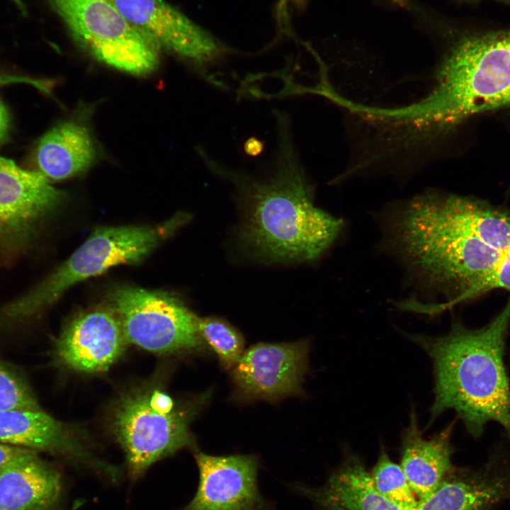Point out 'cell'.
I'll list each match as a JSON object with an SVG mask.
<instances>
[{
  "instance_id": "6da1fadb",
  "label": "cell",
  "mask_w": 510,
  "mask_h": 510,
  "mask_svg": "<svg viewBox=\"0 0 510 510\" xmlns=\"http://www.w3.org/2000/svg\"><path fill=\"white\" fill-rule=\"evenodd\" d=\"M397 235L409 262L427 280L453 291L442 312L473 298L510 246V211L475 198L429 194L400 215Z\"/></svg>"
},
{
  "instance_id": "7a4b0ae2",
  "label": "cell",
  "mask_w": 510,
  "mask_h": 510,
  "mask_svg": "<svg viewBox=\"0 0 510 510\" xmlns=\"http://www.w3.org/2000/svg\"><path fill=\"white\" fill-rule=\"evenodd\" d=\"M276 157L266 176L256 178L225 166L200 152L210 171L231 181L244 208L239 232L243 246L265 262L310 261L336 239L341 220L316 208L312 186L295 146L287 113L273 112Z\"/></svg>"
},
{
  "instance_id": "3957f363",
  "label": "cell",
  "mask_w": 510,
  "mask_h": 510,
  "mask_svg": "<svg viewBox=\"0 0 510 510\" xmlns=\"http://www.w3.org/2000/svg\"><path fill=\"white\" fill-rule=\"evenodd\" d=\"M509 324L510 298L480 329L455 324L441 337L412 336L434 363L435 400L428 426L452 409L473 436H480L491 421L505 427L510 414V383L504 363Z\"/></svg>"
},
{
  "instance_id": "277c9868",
  "label": "cell",
  "mask_w": 510,
  "mask_h": 510,
  "mask_svg": "<svg viewBox=\"0 0 510 510\" xmlns=\"http://www.w3.org/2000/svg\"><path fill=\"white\" fill-rule=\"evenodd\" d=\"M436 74L434 88L415 105L420 120L435 132L446 134L470 115L509 105L499 31L458 40Z\"/></svg>"
},
{
  "instance_id": "5b68a950",
  "label": "cell",
  "mask_w": 510,
  "mask_h": 510,
  "mask_svg": "<svg viewBox=\"0 0 510 510\" xmlns=\"http://www.w3.org/2000/svg\"><path fill=\"white\" fill-rule=\"evenodd\" d=\"M186 220L187 215L181 214L157 226L96 229L55 272L35 289L6 306L3 313L11 318L32 315L56 301L77 283L115 266L142 261Z\"/></svg>"
},
{
  "instance_id": "8992f818",
  "label": "cell",
  "mask_w": 510,
  "mask_h": 510,
  "mask_svg": "<svg viewBox=\"0 0 510 510\" xmlns=\"http://www.w3.org/2000/svg\"><path fill=\"white\" fill-rule=\"evenodd\" d=\"M302 492L322 510H491L501 499L504 485L484 473H454L431 495L404 507L380 494L361 460L351 456L323 487Z\"/></svg>"
},
{
  "instance_id": "52a82bcc",
  "label": "cell",
  "mask_w": 510,
  "mask_h": 510,
  "mask_svg": "<svg viewBox=\"0 0 510 510\" xmlns=\"http://www.w3.org/2000/svg\"><path fill=\"white\" fill-rule=\"evenodd\" d=\"M47 1L73 39L97 61L140 75L157 68L159 49L110 0Z\"/></svg>"
},
{
  "instance_id": "ba28073f",
  "label": "cell",
  "mask_w": 510,
  "mask_h": 510,
  "mask_svg": "<svg viewBox=\"0 0 510 510\" xmlns=\"http://www.w3.org/2000/svg\"><path fill=\"white\" fill-rule=\"evenodd\" d=\"M113 425L135 477L192 442L188 418L171 397L157 387L124 395L115 407Z\"/></svg>"
},
{
  "instance_id": "9c48e42d",
  "label": "cell",
  "mask_w": 510,
  "mask_h": 510,
  "mask_svg": "<svg viewBox=\"0 0 510 510\" xmlns=\"http://www.w3.org/2000/svg\"><path fill=\"white\" fill-rule=\"evenodd\" d=\"M110 302L125 340L144 350L171 353L201 344L198 317L170 293L120 285Z\"/></svg>"
},
{
  "instance_id": "30bf717a",
  "label": "cell",
  "mask_w": 510,
  "mask_h": 510,
  "mask_svg": "<svg viewBox=\"0 0 510 510\" xmlns=\"http://www.w3.org/2000/svg\"><path fill=\"white\" fill-rule=\"evenodd\" d=\"M124 18L159 50L197 66L214 64L230 50L165 0H110Z\"/></svg>"
},
{
  "instance_id": "8fae6325",
  "label": "cell",
  "mask_w": 510,
  "mask_h": 510,
  "mask_svg": "<svg viewBox=\"0 0 510 510\" xmlns=\"http://www.w3.org/2000/svg\"><path fill=\"white\" fill-rule=\"evenodd\" d=\"M199 484L182 510H262L257 487V461L251 455H196Z\"/></svg>"
},
{
  "instance_id": "7c38bea8",
  "label": "cell",
  "mask_w": 510,
  "mask_h": 510,
  "mask_svg": "<svg viewBox=\"0 0 510 510\" xmlns=\"http://www.w3.org/2000/svg\"><path fill=\"white\" fill-rule=\"evenodd\" d=\"M0 443L58 454L98 470L113 480L120 477L117 468L96 458L41 408L0 409Z\"/></svg>"
},
{
  "instance_id": "4fadbf2b",
  "label": "cell",
  "mask_w": 510,
  "mask_h": 510,
  "mask_svg": "<svg viewBox=\"0 0 510 510\" xmlns=\"http://www.w3.org/2000/svg\"><path fill=\"white\" fill-rule=\"evenodd\" d=\"M307 348L303 341L254 345L233 367V378L253 396L274 397L294 392L305 370Z\"/></svg>"
},
{
  "instance_id": "5bb4252c",
  "label": "cell",
  "mask_w": 510,
  "mask_h": 510,
  "mask_svg": "<svg viewBox=\"0 0 510 510\" xmlns=\"http://www.w3.org/2000/svg\"><path fill=\"white\" fill-rule=\"evenodd\" d=\"M125 340L113 310L96 309L75 317L63 331L58 354L68 367L85 373L103 372L120 356Z\"/></svg>"
},
{
  "instance_id": "9a60e30c",
  "label": "cell",
  "mask_w": 510,
  "mask_h": 510,
  "mask_svg": "<svg viewBox=\"0 0 510 510\" xmlns=\"http://www.w3.org/2000/svg\"><path fill=\"white\" fill-rule=\"evenodd\" d=\"M63 195L38 171L25 170L0 157V224L8 236L27 235Z\"/></svg>"
},
{
  "instance_id": "2e32d148",
  "label": "cell",
  "mask_w": 510,
  "mask_h": 510,
  "mask_svg": "<svg viewBox=\"0 0 510 510\" xmlns=\"http://www.w3.org/2000/svg\"><path fill=\"white\" fill-rule=\"evenodd\" d=\"M453 424L425 439L422 436L414 409L402 443L401 467L411 489L419 499L431 495L454 474L450 438Z\"/></svg>"
},
{
  "instance_id": "e0dca14e",
  "label": "cell",
  "mask_w": 510,
  "mask_h": 510,
  "mask_svg": "<svg viewBox=\"0 0 510 510\" xmlns=\"http://www.w3.org/2000/svg\"><path fill=\"white\" fill-rule=\"evenodd\" d=\"M61 489L58 472L35 450L0 466V510H53Z\"/></svg>"
},
{
  "instance_id": "ac0fdd59",
  "label": "cell",
  "mask_w": 510,
  "mask_h": 510,
  "mask_svg": "<svg viewBox=\"0 0 510 510\" xmlns=\"http://www.w3.org/2000/svg\"><path fill=\"white\" fill-rule=\"evenodd\" d=\"M97 150L91 132L79 120L55 125L40 139L35 152L38 171L49 180H64L89 169Z\"/></svg>"
},
{
  "instance_id": "d6986e66",
  "label": "cell",
  "mask_w": 510,
  "mask_h": 510,
  "mask_svg": "<svg viewBox=\"0 0 510 510\" xmlns=\"http://www.w3.org/2000/svg\"><path fill=\"white\" fill-rule=\"evenodd\" d=\"M370 474L375 488L383 497L404 507L416 505L417 497L401 465L394 463L384 449Z\"/></svg>"
},
{
  "instance_id": "ffe728a7",
  "label": "cell",
  "mask_w": 510,
  "mask_h": 510,
  "mask_svg": "<svg viewBox=\"0 0 510 510\" xmlns=\"http://www.w3.org/2000/svg\"><path fill=\"white\" fill-rule=\"evenodd\" d=\"M198 328L227 368L234 367L244 353L242 336L228 323L215 317L198 318Z\"/></svg>"
},
{
  "instance_id": "44dd1931",
  "label": "cell",
  "mask_w": 510,
  "mask_h": 510,
  "mask_svg": "<svg viewBox=\"0 0 510 510\" xmlns=\"http://www.w3.org/2000/svg\"><path fill=\"white\" fill-rule=\"evenodd\" d=\"M40 409L27 384L15 373L0 364V409Z\"/></svg>"
},
{
  "instance_id": "7402d4cb",
  "label": "cell",
  "mask_w": 510,
  "mask_h": 510,
  "mask_svg": "<svg viewBox=\"0 0 510 510\" xmlns=\"http://www.w3.org/2000/svg\"><path fill=\"white\" fill-rule=\"evenodd\" d=\"M494 289L510 292V246L494 271L475 290L473 298Z\"/></svg>"
},
{
  "instance_id": "603a6c76",
  "label": "cell",
  "mask_w": 510,
  "mask_h": 510,
  "mask_svg": "<svg viewBox=\"0 0 510 510\" xmlns=\"http://www.w3.org/2000/svg\"><path fill=\"white\" fill-rule=\"evenodd\" d=\"M32 450L0 443V466Z\"/></svg>"
},
{
  "instance_id": "cb8c5ba5",
  "label": "cell",
  "mask_w": 510,
  "mask_h": 510,
  "mask_svg": "<svg viewBox=\"0 0 510 510\" xmlns=\"http://www.w3.org/2000/svg\"><path fill=\"white\" fill-rule=\"evenodd\" d=\"M264 147V142L256 137H251L244 142L243 149L247 156L255 157L263 152Z\"/></svg>"
},
{
  "instance_id": "d4e9b609",
  "label": "cell",
  "mask_w": 510,
  "mask_h": 510,
  "mask_svg": "<svg viewBox=\"0 0 510 510\" xmlns=\"http://www.w3.org/2000/svg\"><path fill=\"white\" fill-rule=\"evenodd\" d=\"M9 129L8 113L0 101V145L6 140Z\"/></svg>"
},
{
  "instance_id": "484cf974",
  "label": "cell",
  "mask_w": 510,
  "mask_h": 510,
  "mask_svg": "<svg viewBox=\"0 0 510 510\" xmlns=\"http://www.w3.org/2000/svg\"><path fill=\"white\" fill-rule=\"evenodd\" d=\"M283 4L292 6L298 9L305 6L306 0H281Z\"/></svg>"
},
{
  "instance_id": "4316f807",
  "label": "cell",
  "mask_w": 510,
  "mask_h": 510,
  "mask_svg": "<svg viewBox=\"0 0 510 510\" xmlns=\"http://www.w3.org/2000/svg\"><path fill=\"white\" fill-rule=\"evenodd\" d=\"M13 3L18 6V8L23 11V13L26 12L25 10V6L22 1V0H12Z\"/></svg>"
},
{
  "instance_id": "83f0119b",
  "label": "cell",
  "mask_w": 510,
  "mask_h": 510,
  "mask_svg": "<svg viewBox=\"0 0 510 510\" xmlns=\"http://www.w3.org/2000/svg\"><path fill=\"white\" fill-rule=\"evenodd\" d=\"M0 236H7L6 231L4 230L2 225L0 224Z\"/></svg>"
},
{
  "instance_id": "f1b7e54d",
  "label": "cell",
  "mask_w": 510,
  "mask_h": 510,
  "mask_svg": "<svg viewBox=\"0 0 510 510\" xmlns=\"http://www.w3.org/2000/svg\"><path fill=\"white\" fill-rule=\"evenodd\" d=\"M463 1H477V0H463ZM497 1H502V2H505V3H510V0H497Z\"/></svg>"
},
{
  "instance_id": "f546056e",
  "label": "cell",
  "mask_w": 510,
  "mask_h": 510,
  "mask_svg": "<svg viewBox=\"0 0 510 510\" xmlns=\"http://www.w3.org/2000/svg\"><path fill=\"white\" fill-rule=\"evenodd\" d=\"M1 77H2V76H1V74L0 73V84H1Z\"/></svg>"
}]
</instances>
